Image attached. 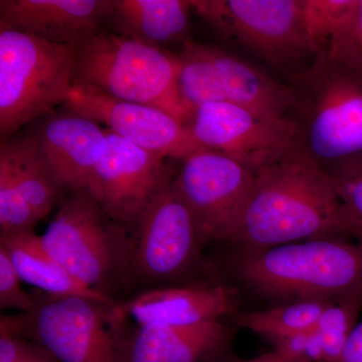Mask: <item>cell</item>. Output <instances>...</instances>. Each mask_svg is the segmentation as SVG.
Returning a JSON list of instances; mask_svg holds the SVG:
<instances>
[{"instance_id":"cell-10","label":"cell","mask_w":362,"mask_h":362,"mask_svg":"<svg viewBox=\"0 0 362 362\" xmlns=\"http://www.w3.org/2000/svg\"><path fill=\"white\" fill-rule=\"evenodd\" d=\"M255 178L251 169L216 150L202 149L181 160L175 185L194 213L204 242H232Z\"/></svg>"},{"instance_id":"cell-29","label":"cell","mask_w":362,"mask_h":362,"mask_svg":"<svg viewBox=\"0 0 362 362\" xmlns=\"http://www.w3.org/2000/svg\"><path fill=\"white\" fill-rule=\"evenodd\" d=\"M21 282L6 250L0 247V308L18 309L25 313L35 309V300L23 289Z\"/></svg>"},{"instance_id":"cell-25","label":"cell","mask_w":362,"mask_h":362,"mask_svg":"<svg viewBox=\"0 0 362 362\" xmlns=\"http://www.w3.org/2000/svg\"><path fill=\"white\" fill-rule=\"evenodd\" d=\"M362 307V287L333 300L321 314L315 330L320 337L324 362H341L343 350L356 325Z\"/></svg>"},{"instance_id":"cell-16","label":"cell","mask_w":362,"mask_h":362,"mask_svg":"<svg viewBox=\"0 0 362 362\" xmlns=\"http://www.w3.org/2000/svg\"><path fill=\"white\" fill-rule=\"evenodd\" d=\"M237 307V293L228 286L163 288L142 293L126 311L139 326H192L220 320Z\"/></svg>"},{"instance_id":"cell-1","label":"cell","mask_w":362,"mask_h":362,"mask_svg":"<svg viewBox=\"0 0 362 362\" xmlns=\"http://www.w3.org/2000/svg\"><path fill=\"white\" fill-rule=\"evenodd\" d=\"M340 235L362 242V226L343 204L325 169L300 149L256 173L232 242L243 252H256Z\"/></svg>"},{"instance_id":"cell-4","label":"cell","mask_w":362,"mask_h":362,"mask_svg":"<svg viewBox=\"0 0 362 362\" xmlns=\"http://www.w3.org/2000/svg\"><path fill=\"white\" fill-rule=\"evenodd\" d=\"M180 68L178 54L104 30L76 49L74 85L156 107L185 124L189 114L176 87Z\"/></svg>"},{"instance_id":"cell-2","label":"cell","mask_w":362,"mask_h":362,"mask_svg":"<svg viewBox=\"0 0 362 362\" xmlns=\"http://www.w3.org/2000/svg\"><path fill=\"white\" fill-rule=\"evenodd\" d=\"M301 149L325 170L362 156V69L317 57L295 78Z\"/></svg>"},{"instance_id":"cell-5","label":"cell","mask_w":362,"mask_h":362,"mask_svg":"<svg viewBox=\"0 0 362 362\" xmlns=\"http://www.w3.org/2000/svg\"><path fill=\"white\" fill-rule=\"evenodd\" d=\"M76 49L18 32L0 23V137L49 115L74 86Z\"/></svg>"},{"instance_id":"cell-32","label":"cell","mask_w":362,"mask_h":362,"mask_svg":"<svg viewBox=\"0 0 362 362\" xmlns=\"http://www.w3.org/2000/svg\"><path fill=\"white\" fill-rule=\"evenodd\" d=\"M245 362H296L282 350L277 349Z\"/></svg>"},{"instance_id":"cell-24","label":"cell","mask_w":362,"mask_h":362,"mask_svg":"<svg viewBox=\"0 0 362 362\" xmlns=\"http://www.w3.org/2000/svg\"><path fill=\"white\" fill-rule=\"evenodd\" d=\"M358 0H303V23L315 59L328 54L349 28Z\"/></svg>"},{"instance_id":"cell-20","label":"cell","mask_w":362,"mask_h":362,"mask_svg":"<svg viewBox=\"0 0 362 362\" xmlns=\"http://www.w3.org/2000/svg\"><path fill=\"white\" fill-rule=\"evenodd\" d=\"M0 247L6 250L23 282L49 296H77L102 302H113L110 296L90 289L69 273L33 232L1 233Z\"/></svg>"},{"instance_id":"cell-13","label":"cell","mask_w":362,"mask_h":362,"mask_svg":"<svg viewBox=\"0 0 362 362\" xmlns=\"http://www.w3.org/2000/svg\"><path fill=\"white\" fill-rule=\"evenodd\" d=\"M64 106L104 124L126 141L165 158L181 161L204 149L185 124L156 107L122 101L76 85Z\"/></svg>"},{"instance_id":"cell-8","label":"cell","mask_w":362,"mask_h":362,"mask_svg":"<svg viewBox=\"0 0 362 362\" xmlns=\"http://www.w3.org/2000/svg\"><path fill=\"white\" fill-rule=\"evenodd\" d=\"M194 13L226 39L294 76L315 61L303 23V0H190Z\"/></svg>"},{"instance_id":"cell-22","label":"cell","mask_w":362,"mask_h":362,"mask_svg":"<svg viewBox=\"0 0 362 362\" xmlns=\"http://www.w3.org/2000/svg\"><path fill=\"white\" fill-rule=\"evenodd\" d=\"M178 56L180 68L176 87L180 102L189 117L202 105L226 101L218 71L207 54L206 45L185 40Z\"/></svg>"},{"instance_id":"cell-28","label":"cell","mask_w":362,"mask_h":362,"mask_svg":"<svg viewBox=\"0 0 362 362\" xmlns=\"http://www.w3.org/2000/svg\"><path fill=\"white\" fill-rule=\"evenodd\" d=\"M0 362L59 361L42 345L37 346L25 341L11 328L6 316H2L0 320Z\"/></svg>"},{"instance_id":"cell-23","label":"cell","mask_w":362,"mask_h":362,"mask_svg":"<svg viewBox=\"0 0 362 362\" xmlns=\"http://www.w3.org/2000/svg\"><path fill=\"white\" fill-rule=\"evenodd\" d=\"M333 300H299L264 311L238 316L240 327L279 342L315 328L321 314Z\"/></svg>"},{"instance_id":"cell-18","label":"cell","mask_w":362,"mask_h":362,"mask_svg":"<svg viewBox=\"0 0 362 362\" xmlns=\"http://www.w3.org/2000/svg\"><path fill=\"white\" fill-rule=\"evenodd\" d=\"M226 101L274 118H291L296 106L293 86L281 84L244 59L206 45Z\"/></svg>"},{"instance_id":"cell-14","label":"cell","mask_w":362,"mask_h":362,"mask_svg":"<svg viewBox=\"0 0 362 362\" xmlns=\"http://www.w3.org/2000/svg\"><path fill=\"white\" fill-rule=\"evenodd\" d=\"M111 13V0L0 1V23L63 47H81L104 32Z\"/></svg>"},{"instance_id":"cell-9","label":"cell","mask_w":362,"mask_h":362,"mask_svg":"<svg viewBox=\"0 0 362 362\" xmlns=\"http://www.w3.org/2000/svg\"><path fill=\"white\" fill-rule=\"evenodd\" d=\"M185 125L202 147L221 152L255 173L301 149L293 119L262 115L232 102L202 105Z\"/></svg>"},{"instance_id":"cell-31","label":"cell","mask_w":362,"mask_h":362,"mask_svg":"<svg viewBox=\"0 0 362 362\" xmlns=\"http://www.w3.org/2000/svg\"><path fill=\"white\" fill-rule=\"evenodd\" d=\"M341 362H362V321L357 323L350 333L343 350Z\"/></svg>"},{"instance_id":"cell-11","label":"cell","mask_w":362,"mask_h":362,"mask_svg":"<svg viewBox=\"0 0 362 362\" xmlns=\"http://www.w3.org/2000/svg\"><path fill=\"white\" fill-rule=\"evenodd\" d=\"M134 228L133 268L152 281L182 275L194 264L204 243L173 173L150 199Z\"/></svg>"},{"instance_id":"cell-15","label":"cell","mask_w":362,"mask_h":362,"mask_svg":"<svg viewBox=\"0 0 362 362\" xmlns=\"http://www.w3.org/2000/svg\"><path fill=\"white\" fill-rule=\"evenodd\" d=\"M100 124L68 110L51 115L35 131L40 152L63 189H85L107 149Z\"/></svg>"},{"instance_id":"cell-6","label":"cell","mask_w":362,"mask_h":362,"mask_svg":"<svg viewBox=\"0 0 362 362\" xmlns=\"http://www.w3.org/2000/svg\"><path fill=\"white\" fill-rule=\"evenodd\" d=\"M40 239L74 278L108 296L133 268L134 240L127 228L107 216L88 188L71 194Z\"/></svg>"},{"instance_id":"cell-17","label":"cell","mask_w":362,"mask_h":362,"mask_svg":"<svg viewBox=\"0 0 362 362\" xmlns=\"http://www.w3.org/2000/svg\"><path fill=\"white\" fill-rule=\"evenodd\" d=\"M220 320L192 326H139L125 343V362H204L225 344Z\"/></svg>"},{"instance_id":"cell-3","label":"cell","mask_w":362,"mask_h":362,"mask_svg":"<svg viewBox=\"0 0 362 362\" xmlns=\"http://www.w3.org/2000/svg\"><path fill=\"white\" fill-rule=\"evenodd\" d=\"M237 271L271 297L334 300L362 287V242L319 238L243 252Z\"/></svg>"},{"instance_id":"cell-26","label":"cell","mask_w":362,"mask_h":362,"mask_svg":"<svg viewBox=\"0 0 362 362\" xmlns=\"http://www.w3.org/2000/svg\"><path fill=\"white\" fill-rule=\"evenodd\" d=\"M37 221L21 194L11 163L0 156V235L33 232Z\"/></svg>"},{"instance_id":"cell-19","label":"cell","mask_w":362,"mask_h":362,"mask_svg":"<svg viewBox=\"0 0 362 362\" xmlns=\"http://www.w3.org/2000/svg\"><path fill=\"white\" fill-rule=\"evenodd\" d=\"M109 25L114 33L151 47L164 49L185 42L192 9L187 0H111Z\"/></svg>"},{"instance_id":"cell-7","label":"cell","mask_w":362,"mask_h":362,"mask_svg":"<svg viewBox=\"0 0 362 362\" xmlns=\"http://www.w3.org/2000/svg\"><path fill=\"white\" fill-rule=\"evenodd\" d=\"M124 314L114 302L47 295L30 313L6 318L14 331L33 338L59 362H125Z\"/></svg>"},{"instance_id":"cell-12","label":"cell","mask_w":362,"mask_h":362,"mask_svg":"<svg viewBox=\"0 0 362 362\" xmlns=\"http://www.w3.org/2000/svg\"><path fill=\"white\" fill-rule=\"evenodd\" d=\"M107 149L90 176L88 189L112 221L124 228L136 223L171 175L165 157L140 148L105 130Z\"/></svg>"},{"instance_id":"cell-21","label":"cell","mask_w":362,"mask_h":362,"mask_svg":"<svg viewBox=\"0 0 362 362\" xmlns=\"http://www.w3.org/2000/svg\"><path fill=\"white\" fill-rule=\"evenodd\" d=\"M0 156L6 157L18 187L37 218L51 213L63 188L45 162L35 132L13 136L1 142Z\"/></svg>"},{"instance_id":"cell-30","label":"cell","mask_w":362,"mask_h":362,"mask_svg":"<svg viewBox=\"0 0 362 362\" xmlns=\"http://www.w3.org/2000/svg\"><path fill=\"white\" fill-rule=\"evenodd\" d=\"M324 56L362 69V0L357 2L356 13L349 28L330 52Z\"/></svg>"},{"instance_id":"cell-27","label":"cell","mask_w":362,"mask_h":362,"mask_svg":"<svg viewBox=\"0 0 362 362\" xmlns=\"http://www.w3.org/2000/svg\"><path fill=\"white\" fill-rule=\"evenodd\" d=\"M326 173L344 206L362 226V156L340 162Z\"/></svg>"}]
</instances>
